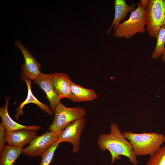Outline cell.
<instances>
[{
    "label": "cell",
    "instance_id": "7402d4cb",
    "mask_svg": "<svg viewBox=\"0 0 165 165\" xmlns=\"http://www.w3.org/2000/svg\"><path fill=\"white\" fill-rule=\"evenodd\" d=\"M162 59L163 62H165V47L162 54Z\"/></svg>",
    "mask_w": 165,
    "mask_h": 165
},
{
    "label": "cell",
    "instance_id": "ac0fdd59",
    "mask_svg": "<svg viewBox=\"0 0 165 165\" xmlns=\"http://www.w3.org/2000/svg\"><path fill=\"white\" fill-rule=\"evenodd\" d=\"M146 165H165V146L151 155Z\"/></svg>",
    "mask_w": 165,
    "mask_h": 165
},
{
    "label": "cell",
    "instance_id": "ffe728a7",
    "mask_svg": "<svg viewBox=\"0 0 165 165\" xmlns=\"http://www.w3.org/2000/svg\"><path fill=\"white\" fill-rule=\"evenodd\" d=\"M6 130L2 124H0V151L1 152L5 147Z\"/></svg>",
    "mask_w": 165,
    "mask_h": 165
},
{
    "label": "cell",
    "instance_id": "5b68a950",
    "mask_svg": "<svg viewBox=\"0 0 165 165\" xmlns=\"http://www.w3.org/2000/svg\"><path fill=\"white\" fill-rule=\"evenodd\" d=\"M54 112V117L49 130L56 132H61L73 121L85 117L86 112L83 108H69L61 102L57 105Z\"/></svg>",
    "mask_w": 165,
    "mask_h": 165
},
{
    "label": "cell",
    "instance_id": "7c38bea8",
    "mask_svg": "<svg viewBox=\"0 0 165 165\" xmlns=\"http://www.w3.org/2000/svg\"><path fill=\"white\" fill-rule=\"evenodd\" d=\"M9 99V97H7L5 99L4 107L0 108V116L1 119L2 123L6 131L21 129H27L35 131L40 129V127L39 126L24 125L17 123L13 119L8 112Z\"/></svg>",
    "mask_w": 165,
    "mask_h": 165
},
{
    "label": "cell",
    "instance_id": "6da1fadb",
    "mask_svg": "<svg viewBox=\"0 0 165 165\" xmlns=\"http://www.w3.org/2000/svg\"><path fill=\"white\" fill-rule=\"evenodd\" d=\"M109 133L100 134L97 141L99 149L102 151L108 150L111 156V165L116 160L121 159V156L127 157L133 165H137L138 161L134 154L130 143L124 137L116 123H112L110 127Z\"/></svg>",
    "mask_w": 165,
    "mask_h": 165
},
{
    "label": "cell",
    "instance_id": "8992f818",
    "mask_svg": "<svg viewBox=\"0 0 165 165\" xmlns=\"http://www.w3.org/2000/svg\"><path fill=\"white\" fill-rule=\"evenodd\" d=\"M86 121V118L84 117L69 123L60 132L57 141L59 143L63 142L70 143L73 146L72 152H78L80 149L81 135Z\"/></svg>",
    "mask_w": 165,
    "mask_h": 165
},
{
    "label": "cell",
    "instance_id": "44dd1931",
    "mask_svg": "<svg viewBox=\"0 0 165 165\" xmlns=\"http://www.w3.org/2000/svg\"><path fill=\"white\" fill-rule=\"evenodd\" d=\"M149 0H141L140 3L144 9H145L148 5Z\"/></svg>",
    "mask_w": 165,
    "mask_h": 165
},
{
    "label": "cell",
    "instance_id": "e0dca14e",
    "mask_svg": "<svg viewBox=\"0 0 165 165\" xmlns=\"http://www.w3.org/2000/svg\"><path fill=\"white\" fill-rule=\"evenodd\" d=\"M156 38L155 49L151 56L154 59L157 58L162 55L165 47V25L160 28Z\"/></svg>",
    "mask_w": 165,
    "mask_h": 165
},
{
    "label": "cell",
    "instance_id": "30bf717a",
    "mask_svg": "<svg viewBox=\"0 0 165 165\" xmlns=\"http://www.w3.org/2000/svg\"><path fill=\"white\" fill-rule=\"evenodd\" d=\"M34 83L39 85L46 94L50 108L54 111L57 105L61 102V99L54 90L51 81V74L41 73L34 80Z\"/></svg>",
    "mask_w": 165,
    "mask_h": 165
},
{
    "label": "cell",
    "instance_id": "7a4b0ae2",
    "mask_svg": "<svg viewBox=\"0 0 165 165\" xmlns=\"http://www.w3.org/2000/svg\"><path fill=\"white\" fill-rule=\"evenodd\" d=\"M123 134L130 143L136 156H150L159 149L165 142V136L156 132L136 133L126 131Z\"/></svg>",
    "mask_w": 165,
    "mask_h": 165
},
{
    "label": "cell",
    "instance_id": "9a60e30c",
    "mask_svg": "<svg viewBox=\"0 0 165 165\" xmlns=\"http://www.w3.org/2000/svg\"><path fill=\"white\" fill-rule=\"evenodd\" d=\"M71 96L70 99L74 102L90 101L96 99L97 95L93 90L86 88L72 82Z\"/></svg>",
    "mask_w": 165,
    "mask_h": 165
},
{
    "label": "cell",
    "instance_id": "ba28073f",
    "mask_svg": "<svg viewBox=\"0 0 165 165\" xmlns=\"http://www.w3.org/2000/svg\"><path fill=\"white\" fill-rule=\"evenodd\" d=\"M15 44L21 51L24 59L25 63L22 65L24 77L34 80L41 73L40 69L41 66L29 51L22 46L20 41H16Z\"/></svg>",
    "mask_w": 165,
    "mask_h": 165
},
{
    "label": "cell",
    "instance_id": "52a82bcc",
    "mask_svg": "<svg viewBox=\"0 0 165 165\" xmlns=\"http://www.w3.org/2000/svg\"><path fill=\"white\" fill-rule=\"evenodd\" d=\"M60 132L50 131L37 136L30 142L28 147L23 149V153L30 157L41 156L57 141Z\"/></svg>",
    "mask_w": 165,
    "mask_h": 165
},
{
    "label": "cell",
    "instance_id": "277c9868",
    "mask_svg": "<svg viewBox=\"0 0 165 165\" xmlns=\"http://www.w3.org/2000/svg\"><path fill=\"white\" fill-rule=\"evenodd\" d=\"M145 9L146 31L156 38L160 28L165 25V0H149Z\"/></svg>",
    "mask_w": 165,
    "mask_h": 165
},
{
    "label": "cell",
    "instance_id": "2e32d148",
    "mask_svg": "<svg viewBox=\"0 0 165 165\" xmlns=\"http://www.w3.org/2000/svg\"><path fill=\"white\" fill-rule=\"evenodd\" d=\"M23 148L9 145L1 152L0 165H13L19 156L23 153Z\"/></svg>",
    "mask_w": 165,
    "mask_h": 165
},
{
    "label": "cell",
    "instance_id": "8fae6325",
    "mask_svg": "<svg viewBox=\"0 0 165 165\" xmlns=\"http://www.w3.org/2000/svg\"><path fill=\"white\" fill-rule=\"evenodd\" d=\"M51 78L53 87L60 99H70L72 81L68 75L66 73L55 72L51 74Z\"/></svg>",
    "mask_w": 165,
    "mask_h": 165
},
{
    "label": "cell",
    "instance_id": "4fadbf2b",
    "mask_svg": "<svg viewBox=\"0 0 165 165\" xmlns=\"http://www.w3.org/2000/svg\"><path fill=\"white\" fill-rule=\"evenodd\" d=\"M23 79L26 82L28 87V94L26 99L22 102L17 108V112L15 115V118L18 119L20 116L23 113V108L24 106L28 104L33 103L37 105L43 111H45L48 114L52 115L53 111L50 107L40 102L32 94L31 87V81L27 78L23 77Z\"/></svg>",
    "mask_w": 165,
    "mask_h": 165
},
{
    "label": "cell",
    "instance_id": "d6986e66",
    "mask_svg": "<svg viewBox=\"0 0 165 165\" xmlns=\"http://www.w3.org/2000/svg\"><path fill=\"white\" fill-rule=\"evenodd\" d=\"M60 143L56 141L40 156L41 160L39 165H51L54 152Z\"/></svg>",
    "mask_w": 165,
    "mask_h": 165
},
{
    "label": "cell",
    "instance_id": "3957f363",
    "mask_svg": "<svg viewBox=\"0 0 165 165\" xmlns=\"http://www.w3.org/2000/svg\"><path fill=\"white\" fill-rule=\"evenodd\" d=\"M137 9L132 11L129 18L119 24L114 31V36L119 38H130L138 33H142L146 30V11L140 2Z\"/></svg>",
    "mask_w": 165,
    "mask_h": 165
},
{
    "label": "cell",
    "instance_id": "9c48e42d",
    "mask_svg": "<svg viewBox=\"0 0 165 165\" xmlns=\"http://www.w3.org/2000/svg\"><path fill=\"white\" fill-rule=\"evenodd\" d=\"M37 136L35 130L21 129L6 131L5 139L8 145L22 148Z\"/></svg>",
    "mask_w": 165,
    "mask_h": 165
},
{
    "label": "cell",
    "instance_id": "5bb4252c",
    "mask_svg": "<svg viewBox=\"0 0 165 165\" xmlns=\"http://www.w3.org/2000/svg\"><path fill=\"white\" fill-rule=\"evenodd\" d=\"M115 9L114 18L112 24L107 31L110 34L114 26L113 30H115L120 22L123 20L128 14L134 10L136 6L134 3L129 6L127 4L124 0H115L114 4Z\"/></svg>",
    "mask_w": 165,
    "mask_h": 165
}]
</instances>
